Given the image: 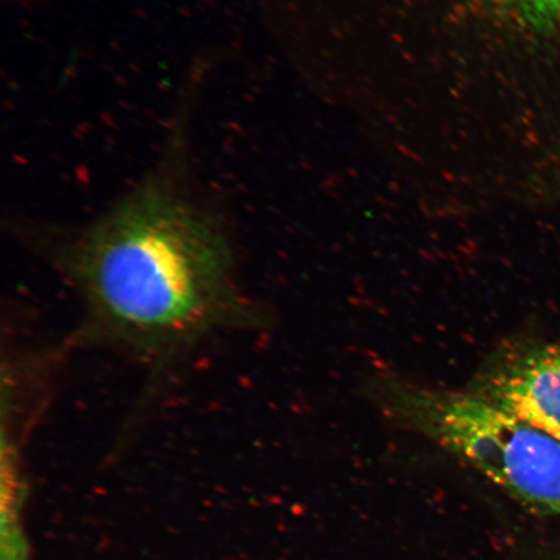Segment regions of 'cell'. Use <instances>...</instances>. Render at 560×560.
Masks as SVG:
<instances>
[{
    "label": "cell",
    "instance_id": "3",
    "mask_svg": "<svg viewBox=\"0 0 560 560\" xmlns=\"http://www.w3.org/2000/svg\"><path fill=\"white\" fill-rule=\"evenodd\" d=\"M525 16L540 24H552L560 19V0H506Z\"/></svg>",
    "mask_w": 560,
    "mask_h": 560
},
{
    "label": "cell",
    "instance_id": "1",
    "mask_svg": "<svg viewBox=\"0 0 560 560\" xmlns=\"http://www.w3.org/2000/svg\"><path fill=\"white\" fill-rule=\"evenodd\" d=\"M66 261L95 327L147 354L184 347L245 313L219 220L156 182L95 222Z\"/></svg>",
    "mask_w": 560,
    "mask_h": 560
},
{
    "label": "cell",
    "instance_id": "2",
    "mask_svg": "<svg viewBox=\"0 0 560 560\" xmlns=\"http://www.w3.org/2000/svg\"><path fill=\"white\" fill-rule=\"evenodd\" d=\"M471 390L560 441V348L500 355L481 371Z\"/></svg>",
    "mask_w": 560,
    "mask_h": 560
}]
</instances>
